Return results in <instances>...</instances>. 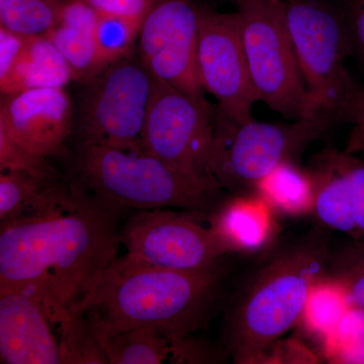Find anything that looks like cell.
I'll list each match as a JSON object with an SVG mask.
<instances>
[{
  "instance_id": "6",
  "label": "cell",
  "mask_w": 364,
  "mask_h": 364,
  "mask_svg": "<svg viewBox=\"0 0 364 364\" xmlns=\"http://www.w3.org/2000/svg\"><path fill=\"white\" fill-rule=\"evenodd\" d=\"M214 119L210 170L222 189L235 193H251L261 178L282 163L294 160L336 123L323 116L287 124L253 119L236 123L219 109L214 111Z\"/></svg>"
},
{
  "instance_id": "32",
  "label": "cell",
  "mask_w": 364,
  "mask_h": 364,
  "mask_svg": "<svg viewBox=\"0 0 364 364\" xmlns=\"http://www.w3.org/2000/svg\"><path fill=\"white\" fill-rule=\"evenodd\" d=\"M237 6H242V4H248V2L254 1V0H232Z\"/></svg>"
},
{
  "instance_id": "22",
  "label": "cell",
  "mask_w": 364,
  "mask_h": 364,
  "mask_svg": "<svg viewBox=\"0 0 364 364\" xmlns=\"http://www.w3.org/2000/svg\"><path fill=\"white\" fill-rule=\"evenodd\" d=\"M70 0H0V26L26 37L47 36Z\"/></svg>"
},
{
  "instance_id": "18",
  "label": "cell",
  "mask_w": 364,
  "mask_h": 364,
  "mask_svg": "<svg viewBox=\"0 0 364 364\" xmlns=\"http://www.w3.org/2000/svg\"><path fill=\"white\" fill-rule=\"evenodd\" d=\"M98 21L100 16L85 0H70L46 36L68 62L74 81L83 85L98 74Z\"/></svg>"
},
{
  "instance_id": "29",
  "label": "cell",
  "mask_w": 364,
  "mask_h": 364,
  "mask_svg": "<svg viewBox=\"0 0 364 364\" xmlns=\"http://www.w3.org/2000/svg\"><path fill=\"white\" fill-rule=\"evenodd\" d=\"M28 37L0 26V82L6 80L18 63Z\"/></svg>"
},
{
  "instance_id": "25",
  "label": "cell",
  "mask_w": 364,
  "mask_h": 364,
  "mask_svg": "<svg viewBox=\"0 0 364 364\" xmlns=\"http://www.w3.org/2000/svg\"><path fill=\"white\" fill-rule=\"evenodd\" d=\"M140 28L141 26L128 21L100 16L97 26L98 74L114 62L131 54Z\"/></svg>"
},
{
  "instance_id": "2",
  "label": "cell",
  "mask_w": 364,
  "mask_h": 364,
  "mask_svg": "<svg viewBox=\"0 0 364 364\" xmlns=\"http://www.w3.org/2000/svg\"><path fill=\"white\" fill-rule=\"evenodd\" d=\"M218 280V268L179 272L126 255L105 270L81 316L92 334L152 328L188 336L207 322Z\"/></svg>"
},
{
  "instance_id": "14",
  "label": "cell",
  "mask_w": 364,
  "mask_h": 364,
  "mask_svg": "<svg viewBox=\"0 0 364 364\" xmlns=\"http://www.w3.org/2000/svg\"><path fill=\"white\" fill-rule=\"evenodd\" d=\"M51 321L32 296L0 289V356L6 364L63 363Z\"/></svg>"
},
{
  "instance_id": "13",
  "label": "cell",
  "mask_w": 364,
  "mask_h": 364,
  "mask_svg": "<svg viewBox=\"0 0 364 364\" xmlns=\"http://www.w3.org/2000/svg\"><path fill=\"white\" fill-rule=\"evenodd\" d=\"M73 127V105L64 88L1 95L0 131L33 154L47 158L58 153Z\"/></svg>"
},
{
  "instance_id": "26",
  "label": "cell",
  "mask_w": 364,
  "mask_h": 364,
  "mask_svg": "<svg viewBox=\"0 0 364 364\" xmlns=\"http://www.w3.org/2000/svg\"><path fill=\"white\" fill-rule=\"evenodd\" d=\"M60 332L63 363H109L82 316L60 326Z\"/></svg>"
},
{
  "instance_id": "23",
  "label": "cell",
  "mask_w": 364,
  "mask_h": 364,
  "mask_svg": "<svg viewBox=\"0 0 364 364\" xmlns=\"http://www.w3.org/2000/svg\"><path fill=\"white\" fill-rule=\"evenodd\" d=\"M53 183L21 170H0V221H13L37 207Z\"/></svg>"
},
{
  "instance_id": "31",
  "label": "cell",
  "mask_w": 364,
  "mask_h": 364,
  "mask_svg": "<svg viewBox=\"0 0 364 364\" xmlns=\"http://www.w3.org/2000/svg\"><path fill=\"white\" fill-rule=\"evenodd\" d=\"M344 14L353 48L364 57V0H348Z\"/></svg>"
},
{
  "instance_id": "21",
  "label": "cell",
  "mask_w": 364,
  "mask_h": 364,
  "mask_svg": "<svg viewBox=\"0 0 364 364\" xmlns=\"http://www.w3.org/2000/svg\"><path fill=\"white\" fill-rule=\"evenodd\" d=\"M351 308L341 287L325 275L313 287L299 323L324 347Z\"/></svg>"
},
{
  "instance_id": "3",
  "label": "cell",
  "mask_w": 364,
  "mask_h": 364,
  "mask_svg": "<svg viewBox=\"0 0 364 364\" xmlns=\"http://www.w3.org/2000/svg\"><path fill=\"white\" fill-rule=\"evenodd\" d=\"M330 235L322 225L314 227L275 253L243 287L225 328V345L235 363H258L298 324L313 287L327 273Z\"/></svg>"
},
{
  "instance_id": "4",
  "label": "cell",
  "mask_w": 364,
  "mask_h": 364,
  "mask_svg": "<svg viewBox=\"0 0 364 364\" xmlns=\"http://www.w3.org/2000/svg\"><path fill=\"white\" fill-rule=\"evenodd\" d=\"M75 167L79 188L119 210L210 213L219 193L196 186L147 150L81 145Z\"/></svg>"
},
{
  "instance_id": "7",
  "label": "cell",
  "mask_w": 364,
  "mask_h": 364,
  "mask_svg": "<svg viewBox=\"0 0 364 364\" xmlns=\"http://www.w3.org/2000/svg\"><path fill=\"white\" fill-rule=\"evenodd\" d=\"M237 14L258 102L289 121L315 117L280 0H254L238 6Z\"/></svg>"
},
{
  "instance_id": "30",
  "label": "cell",
  "mask_w": 364,
  "mask_h": 364,
  "mask_svg": "<svg viewBox=\"0 0 364 364\" xmlns=\"http://www.w3.org/2000/svg\"><path fill=\"white\" fill-rule=\"evenodd\" d=\"M343 121L354 124L359 143L364 150V87L358 83H354L352 87L345 107Z\"/></svg>"
},
{
  "instance_id": "1",
  "label": "cell",
  "mask_w": 364,
  "mask_h": 364,
  "mask_svg": "<svg viewBox=\"0 0 364 364\" xmlns=\"http://www.w3.org/2000/svg\"><path fill=\"white\" fill-rule=\"evenodd\" d=\"M119 210L53 183L37 205L1 223L0 289L39 301L61 326L83 309L122 244Z\"/></svg>"
},
{
  "instance_id": "19",
  "label": "cell",
  "mask_w": 364,
  "mask_h": 364,
  "mask_svg": "<svg viewBox=\"0 0 364 364\" xmlns=\"http://www.w3.org/2000/svg\"><path fill=\"white\" fill-rule=\"evenodd\" d=\"M74 74L63 55L46 36L28 37L18 63L0 82L1 95L33 88H64Z\"/></svg>"
},
{
  "instance_id": "28",
  "label": "cell",
  "mask_w": 364,
  "mask_h": 364,
  "mask_svg": "<svg viewBox=\"0 0 364 364\" xmlns=\"http://www.w3.org/2000/svg\"><path fill=\"white\" fill-rule=\"evenodd\" d=\"M100 16L142 26L155 0H85Z\"/></svg>"
},
{
  "instance_id": "12",
  "label": "cell",
  "mask_w": 364,
  "mask_h": 364,
  "mask_svg": "<svg viewBox=\"0 0 364 364\" xmlns=\"http://www.w3.org/2000/svg\"><path fill=\"white\" fill-rule=\"evenodd\" d=\"M198 69L200 83L219 111L236 123L251 121L258 102L242 41L238 14L200 6Z\"/></svg>"
},
{
  "instance_id": "27",
  "label": "cell",
  "mask_w": 364,
  "mask_h": 364,
  "mask_svg": "<svg viewBox=\"0 0 364 364\" xmlns=\"http://www.w3.org/2000/svg\"><path fill=\"white\" fill-rule=\"evenodd\" d=\"M0 170H21L47 182L53 181V169L46 157L33 154L0 131Z\"/></svg>"
},
{
  "instance_id": "5",
  "label": "cell",
  "mask_w": 364,
  "mask_h": 364,
  "mask_svg": "<svg viewBox=\"0 0 364 364\" xmlns=\"http://www.w3.org/2000/svg\"><path fill=\"white\" fill-rule=\"evenodd\" d=\"M280 6L314 116L343 121L355 83L344 66L353 50L344 11L329 0H280Z\"/></svg>"
},
{
  "instance_id": "9",
  "label": "cell",
  "mask_w": 364,
  "mask_h": 364,
  "mask_svg": "<svg viewBox=\"0 0 364 364\" xmlns=\"http://www.w3.org/2000/svg\"><path fill=\"white\" fill-rule=\"evenodd\" d=\"M214 109L155 79L144 129V148L200 188L220 193L210 170Z\"/></svg>"
},
{
  "instance_id": "15",
  "label": "cell",
  "mask_w": 364,
  "mask_h": 364,
  "mask_svg": "<svg viewBox=\"0 0 364 364\" xmlns=\"http://www.w3.org/2000/svg\"><path fill=\"white\" fill-rule=\"evenodd\" d=\"M313 215L322 226L355 239V215L360 205L364 162L347 153L325 149L314 158Z\"/></svg>"
},
{
  "instance_id": "24",
  "label": "cell",
  "mask_w": 364,
  "mask_h": 364,
  "mask_svg": "<svg viewBox=\"0 0 364 364\" xmlns=\"http://www.w3.org/2000/svg\"><path fill=\"white\" fill-rule=\"evenodd\" d=\"M326 275L341 287L352 306L364 310V239L331 247Z\"/></svg>"
},
{
  "instance_id": "8",
  "label": "cell",
  "mask_w": 364,
  "mask_h": 364,
  "mask_svg": "<svg viewBox=\"0 0 364 364\" xmlns=\"http://www.w3.org/2000/svg\"><path fill=\"white\" fill-rule=\"evenodd\" d=\"M154 83L133 52L91 79L79 104L81 145L145 150L144 129Z\"/></svg>"
},
{
  "instance_id": "17",
  "label": "cell",
  "mask_w": 364,
  "mask_h": 364,
  "mask_svg": "<svg viewBox=\"0 0 364 364\" xmlns=\"http://www.w3.org/2000/svg\"><path fill=\"white\" fill-rule=\"evenodd\" d=\"M92 334V333H91ZM112 364L200 363L205 352L188 336H174L152 328H136L112 335L92 334Z\"/></svg>"
},
{
  "instance_id": "20",
  "label": "cell",
  "mask_w": 364,
  "mask_h": 364,
  "mask_svg": "<svg viewBox=\"0 0 364 364\" xmlns=\"http://www.w3.org/2000/svg\"><path fill=\"white\" fill-rule=\"evenodd\" d=\"M251 193L259 196L277 215L299 218L312 215L315 182L310 170L294 160L275 167L254 186Z\"/></svg>"
},
{
  "instance_id": "16",
  "label": "cell",
  "mask_w": 364,
  "mask_h": 364,
  "mask_svg": "<svg viewBox=\"0 0 364 364\" xmlns=\"http://www.w3.org/2000/svg\"><path fill=\"white\" fill-rule=\"evenodd\" d=\"M274 213L254 193H236L208 214V226L228 253L258 252L279 231Z\"/></svg>"
},
{
  "instance_id": "11",
  "label": "cell",
  "mask_w": 364,
  "mask_h": 364,
  "mask_svg": "<svg viewBox=\"0 0 364 364\" xmlns=\"http://www.w3.org/2000/svg\"><path fill=\"white\" fill-rule=\"evenodd\" d=\"M200 6L191 0H155L138 37V55L153 78L205 100L198 76Z\"/></svg>"
},
{
  "instance_id": "10",
  "label": "cell",
  "mask_w": 364,
  "mask_h": 364,
  "mask_svg": "<svg viewBox=\"0 0 364 364\" xmlns=\"http://www.w3.org/2000/svg\"><path fill=\"white\" fill-rule=\"evenodd\" d=\"M200 212L172 208L136 210L122 227V244L133 259L179 272L215 269L229 255Z\"/></svg>"
}]
</instances>
